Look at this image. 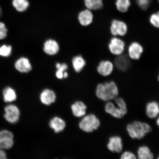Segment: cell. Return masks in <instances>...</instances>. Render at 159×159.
I'll list each match as a JSON object with an SVG mask.
<instances>
[{
    "instance_id": "6da1fadb",
    "label": "cell",
    "mask_w": 159,
    "mask_h": 159,
    "mask_svg": "<svg viewBox=\"0 0 159 159\" xmlns=\"http://www.w3.org/2000/svg\"><path fill=\"white\" fill-rule=\"evenodd\" d=\"M95 93L99 99L109 101L116 98L119 94V89L114 81H110L98 84Z\"/></svg>"
},
{
    "instance_id": "7a4b0ae2",
    "label": "cell",
    "mask_w": 159,
    "mask_h": 159,
    "mask_svg": "<svg viewBox=\"0 0 159 159\" xmlns=\"http://www.w3.org/2000/svg\"><path fill=\"white\" fill-rule=\"evenodd\" d=\"M126 130L131 138L139 140L144 138L146 134L150 133L152 129L148 123L135 121L132 124L127 125Z\"/></svg>"
},
{
    "instance_id": "3957f363",
    "label": "cell",
    "mask_w": 159,
    "mask_h": 159,
    "mask_svg": "<svg viewBox=\"0 0 159 159\" xmlns=\"http://www.w3.org/2000/svg\"><path fill=\"white\" fill-rule=\"evenodd\" d=\"M100 125L99 119L95 115L90 114L86 115L81 119L79 123V127L84 132L91 133L97 130Z\"/></svg>"
},
{
    "instance_id": "277c9868",
    "label": "cell",
    "mask_w": 159,
    "mask_h": 159,
    "mask_svg": "<svg viewBox=\"0 0 159 159\" xmlns=\"http://www.w3.org/2000/svg\"><path fill=\"white\" fill-rule=\"evenodd\" d=\"M4 110V117L7 122L11 124H15L18 122L20 116L18 107L15 105L10 104L5 107Z\"/></svg>"
},
{
    "instance_id": "5b68a950",
    "label": "cell",
    "mask_w": 159,
    "mask_h": 159,
    "mask_svg": "<svg viewBox=\"0 0 159 159\" xmlns=\"http://www.w3.org/2000/svg\"><path fill=\"white\" fill-rule=\"evenodd\" d=\"M14 145V135L11 131L7 130L0 131V148L9 150Z\"/></svg>"
},
{
    "instance_id": "8992f818",
    "label": "cell",
    "mask_w": 159,
    "mask_h": 159,
    "mask_svg": "<svg viewBox=\"0 0 159 159\" xmlns=\"http://www.w3.org/2000/svg\"><path fill=\"white\" fill-rule=\"evenodd\" d=\"M128 30V26L124 21L115 19L111 23L110 31L113 35L123 36L126 34Z\"/></svg>"
},
{
    "instance_id": "52a82bcc",
    "label": "cell",
    "mask_w": 159,
    "mask_h": 159,
    "mask_svg": "<svg viewBox=\"0 0 159 159\" xmlns=\"http://www.w3.org/2000/svg\"><path fill=\"white\" fill-rule=\"evenodd\" d=\"M124 42L117 37L112 38L108 44L109 51L112 54L119 56L122 54L125 49Z\"/></svg>"
},
{
    "instance_id": "ba28073f",
    "label": "cell",
    "mask_w": 159,
    "mask_h": 159,
    "mask_svg": "<svg viewBox=\"0 0 159 159\" xmlns=\"http://www.w3.org/2000/svg\"><path fill=\"white\" fill-rule=\"evenodd\" d=\"M107 146L108 150L112 152L119 153L122 152L123 148L122 138L118 136L110 137Z\"/></svg>"
},
{
    "instance_id": "9c48e42d",
    "label": "cell",
    "mask_w": 159,
    "mask_h": 159,
    "mask_svg": "<svg viewBox=\"0 0 159 159\" xmlns=\"http://www.w3.org/2000/svg\"><path fill=\"white\" fill-rule=\"evenodd\" d=\"M15 67L17 71L21 73H28L32 69L29 59L25 57L18 59L15 62Z\"/></svg>"
},
{
    "instance_id": "30bf717a",
    "label": "cell",
    "mask_w": 159,
    "mask_h": 159,
    "mask_svg": "<svg viewBox=\"0 0 159 159\" xmlns=\"http://www.w3.org/2000/svg\"><path fill=\"white\" fill-rule=\"evenodd\" d=\"M143 50V48L140 43L137 42H134L131 43L128 47L129 57L135 60H138L142 56Z\"/></svg>"
},
{
    "instance_id": "8fae6325",
    "label": "cell",
    "mask_w": 159,
    "mask_h": 159,
    "mask_svg": "<svg viewBox=\"0 0 159 159\" xmlns=\"http://www.w3.org/2000/svg\"><path fill=\"white\" fill-rule=\"evenodd\" d=\"M59 43L54 39H49L45 41L43 44V51L48 55H55L59 51Z\"/></svg>"
},
{
    "instance_id": "7c38bea8",
    "label": "cell",
    "mask_w": 159,
    "mask_h": 159,
    "mask_svg": "<svg viewBox=\"0 0 159 159\" xmlns=\"http://www.w3.org/2000/svg\"><path fill=\"white\" fill-rule=\"evenodd\" d=\"M56 98V95L54 91L48 89L43 90L39 97L41 102L46 105L53 104L55 102Z\"/></svg>"
},
{
    "instance_id": "4fadbf2b",
    "label": "cell",
    "mask_w": 159,
    "mask_h": 159,
    "mask_svg": "<svg viewBox=\"0 0 159 159\" xmlns=\"http://www.w3.org/2000/svg\"><path fill=\"white\" fill-rule=\"evenodd\" d=\"M91 11L90 10L86 9L79 13L78 20L80 24L83 26H87L92 23L94 16Z\"/></svg>"
},
{
    "instance_id": "5bb4252c",
    "label": "cell",
    "mask_w": 159,
    "mask_h": 159,
    "mask_svg": "<svg viewBox=\"0 0 159 159\" xmlns=\"http://www.w3.org/2000/svg\"><path fill=\"white\" fill-rule=\"evenodd\" d=\"M114 66L112 62L109 61H102L99 62L97 70L99 74L103 76H108L112 73Z\"/></svg>"
},
{
    "instance_id": "9a60e30c",
    "label": "cell",
    "mask_w": 159,
    "mask_h": 159,
    "mask_svg": "<svg viewBox=\"0 0 159 159\" xmlns=\"http://www.w3.org/2000/svg\"><path fill=\"white\" fill-rule=\"evenodd\" d=\"M105 112L115 118L120 119L124 117L125 115L117 105L116 107L112 102L107 103L105 106Z\"/></svg>"
},
{
    "instance_id": "2e32d148",
    "label": "cell",
    "mask_w": 159,
    "mask_h": 159,
    "mask_svg": "<svg viewBox=\"0 0 159 159\" xmlns=\"http://www.w3.org/2000/svg\"><path fill=\"white\" fill-rule=\"evenodd\" d=\"M130 63L129 57L125 55H119L115 60V66L119 70L122 71L128 70L130 66Z\"/></svg>"
},
{
    "instance_id": "e0dca14e",
    "label": "cell",
    "mask_w": 159,
    "mask_h": 159,
    "mask_svg": "<svg viewBox=\"0 0 159 159\" xmlns=\"http://www.w3.org/2000/svg\"><path fill=\"white\" fill-rule=\"evenodd\" d=\"M147 116L150 119L157 118L159 114V104L156 101L147 103L146 107Z\"/></svg>"
},
{
    "instance_id": "ac0fdd59",
    "label": "cell",
    "mask_w": 159,
    "mask_h": 159,
    "mask_svg": "<svg viewBox=\"0 0 159 159\" xmlns=\"http://www.w3.org/2000/svg\"><path fill=\"white\" fill-rule=\"evenodd\" d=\"M49 125L55 133H58L64 130L66 127V123L62 119L56 116L50 121Z\"/></svg>"
},
{
    "instance_id": "d6986e66",
    "label": "cell",
    "mask_w": 159,
    "mask_h": 159,
    "mask_svg": "<svg viewBox=\"0 0 159 159\" xmlns=\"http://www.w3.org/2000/svg\"><path fill=\"white\" fill-rule=\"evenodd\" d=\"M71 109L73 115L79 118L85 115L87 107L82 101H77L71 105Z\"/></svg>"
},
{
    "instance_id": "ffe728a7",
    "label": "cell",
    "mask_w": 159,
    "mask_h": 159,
    "mask_svg": "<svg viewBox=\"0 0 159 159\" xmlns=\"http://www.w3.org/2000/svg\"><path fill=\"white\" fill-rule=\"evenodd\" d=\"M3 100L6 103H11L16 100V93L14 89L10 87L4 89L2 91Z\"/></svg>"
},
{
    "instance_id": "44dd1931",
    "label": "cell",
    "mask_w": 159,
    "mask_h": 159,
    "mask_svg": "<svg viewBox=\"0 0 159 159\" xmlns=\"http://www.w3.org/2000/svg\"><path fill=\"white\" fill-rule=\"evenodd\" d=\"M72 64L75 72H80L86 65V61L80 55L73 57L72 60Z\"/></svg>"
},
{
    "instance_id": "7402d4cb",
    "label": "cell",
    "mask_w": 159,
    "mask_h": 159,
    "mask_svg": "<svg viewBox=\"0 0 159 159\" xmlns=\"http://www.w3.org/2000/svg\"><path fill=\"white\" fill-rule=\"evenodd\" d=\"M12 5L16 11L21 13L27 11L30 3L28 0H12Z\"/></svg>"
},
{
    "instance_id": "603a6c76",
    "label": "cell",
    "mask_w": 159,
    "mask_h": 159,
    "mask_svg": "<svg viewBox=\"0 0 159 159\" xmlns=\"http://www.w3.org/2000/svg\"><path fill=\"white\" fill-rule=\"evenodd\" d=\"M138 156L140 159H152L154 157L150 148L146 146L139 147L138 150Z\"/></svg>"
},
{
    "instance_id": "cb8c5ba5",
    "label": "cell",
    "mask_w": 159,
    "mask_h": 159,
    "mask_svg": "<svg viewBox=\"0 0 159 159\" xmlns=\"http://www.w3.org/2000/svg\"><path fill=\"white\" fill-rule=\"evenodd\" d=\"M87 9L91 11H97L102 9L103 7V0H84Z\"/></svg>"
},
{
    "instance_id": "d4e9b609",
    "label": "cell",
    "mask_w": 159,
    "mask_h": 159,
    "mask_svg": "<svg viewBox=\"0 0 159 159\" xmlns=\"http://www.w3.org/2000/svg\"><path fill=\"white\" fill-rule=\"evenodd\" d=\"M131 3L130 0H116L115 5L119 11L124 13L128 11Z\"/></svg>"
},
{
    "instance_id": "484cf974",
    "label": "cell",
    "mask_w": 159,
    "mask_h": 159,
    "mask_svg": "<svg viewBox=\"0 0 159 159\" xmlns=\"http://www.w3.org/2000/svg\"><path fill=\"white\" fill-rule=\"evenodd\" d=\"M12 52V47L11 45L3 44L0 46V56L7 57L10 56Z\"/></svg>"
},
{
    "instance_id": "4316f807",
    "label": "cell",
    "mask_w": 159,
    "mask_h": 159,
    "mask_svg": "<svg viewBox=\"0 0 159 159\" xmlns=\"http://www.w3.org/2000/svg\"><path fill=\"white\" fill-rule=\"evenodd\" d=\"M68 68V65L66 63H61V66L58 68L57 69V71L55 73L56 76L57 78L59 79H63V74Z\"/></svg>"
},
{
    "instance_id": "83f0119b",
    "label": "cell",
    "mask_w": 159,
    "mask_h": 159,
    "mask_svg": "<svg viewBox=\"0 0 159 159\" xmlns=\"http://www.w3.org/2000/svg\"><path fill=\"white\" fill-rule=\"evenodd\" d=\"M149 21L153 26L159 28V11L151 15Z\"/></svg>"
},
{
    "instance_id": "f1b7e54d",
    "label": "cell",
    "mask_w": 159,
    "mask_h": 159,
    "mask_svg": "<svg viewBox=\"0 0 159 159\" xmlns=\"http://www.w3.org/2000/svg\"><path fill=\"white\" fill-rule=\"evenodd\" d=\"M115 102L125 115L127 113V108L126 102L122 98H117L115 99Z\"/></svg>"
},
{
    "instance_id": "f546056e",
    "label": "cell",
    "mask_w": 159,
    "mask_h": 159,
    "mask_svg": "<svg viewBox=\"0 0 159 159\" xmlns=\"http://www.w3.org/2000/svg\"><path fill=\"white\" fill-rule=\"evenodd\" d=\"M136 2L139 7L145 11L150 7L151 0H136Z\"/></svg>"
},
{
    "instance_id": "4dcf8cb0",
    "label": "cell",
    "mask_w": 159,
    "mask_h": 159,
    "mask_svg": "<svg viewBox=\"0 0 159 159\" xmlns=\"http://www.w3.org/2000/svg\"><path fill=\"white\" fill-rule=\"evenodd\" d=\"M7 35V29L4 23L0 22V40L5 39Z\"/></svg>"
},
{
    "instance_id": "1f68e13d",
    "label": "cell",
    "mask_w": 159,
    "mask_h": 159,
    "mask_svg": "<svg viewBox=\"0 0 159 159\" xmlns=\"http://www.w3.org/2000/svg\"><path fill=\"white\" fill-rule=\"evenodd\" d=\"M136 156L133 152L129 151H126L121 155L120 159H136Z\"/></svg>"
},
{
    "instance_id": "d6a6232c",
    "label": "cell",
    "mask_w": 159,
    "mask_h": 159,
    "mask_svg": "<svg viewBox=\"0 0 159 159\" xmlns=\"http://www.w3.org/2000/svg\"><path fill=\"white\" fill-rule=\"evenodd\" d=\"M7 158V155L5 150L0 148V159H6Z\"/></svg>"
},
{
    "instance_id": "836d02e7",
    "label": "cell",
    "mask_w": 159,
    "mask_h": 159,
    "mask_svg": "<svg viewBox=\"0 0 159 159\" xmlns=\"http://www.w3.org/2000/svg\"><path fill=\"white\" fill-rule=\"evenodd\" d=\"M68 76V73L66 71H65L63 74V78H66Z\"/></svg>"
},
{
    "instance_id": "e575fe53",
    "label": "cell",
    "mask_w": 159,
    "mask_h": 159,
    "mask_svg": "<svg viewBox=\"0 0 159 159\" xmlns=\"http://www.w3.org/2000/svg\"><path fill=\"white\" fill-rule=\"evenodd\" d=\"M2 15V8L0 6V17H1Z\"/></svg>"
},
{
    "instance_id": "d590c367",
    "label": "cell",
    "mask_w": 159,
    "mask_h": 159,
    "mask_svg": "<svg viewBox=\"0 0 159 159\" xmlns=\"http://www.w3.org/2000/svg\"><path fill=\"white\" fill-rule=\"evenodd\" d=\"M156 123L158 127H159V116L158 117L157 119Z\"/></svg>"
},
{
    "instance_id": "8d00e7d4",
    "label": "cell",
    "mask_w": 159,
    "mask_h": 159,
    "mask_svg": "<svg viewBox=\"0 0 159 159\" xmlns=\"http://www.w3.org/2000/svg\"><path fill=\"white\" fill-rule=\"evenodd\" d=\"M158 80L159 81V75L158 77Z\"/></svg>"
},
{
    "instance_id": "74e56055",
    "label": "cell",
    "mask_w": 159,
    "mask_h": 159,
    "mask_svg": "<svg viewBox=\"0 0 159 159\" xmlns=\"http://www.w3.org/2000/svg\"><path fill=\"white\" fill-rule=\"evenodd\" d=\"M158 2L159 3V0H158Z\"/></svg>"
},
{
    "instance_id": "f35d334b",
    "label": "cell",
    "mask_w": 159,
    "mask_h": 159,
    "mask_svg": "<svg viewBox=\"0 0 159 159\" xmlns=\"http://www.w3.org/2000/svg\"><path fill=\"white\" fill-rule=\"evenodd\" d=\"M158 159H159V157H158Z\"/></svg>"
}]
</instances>
